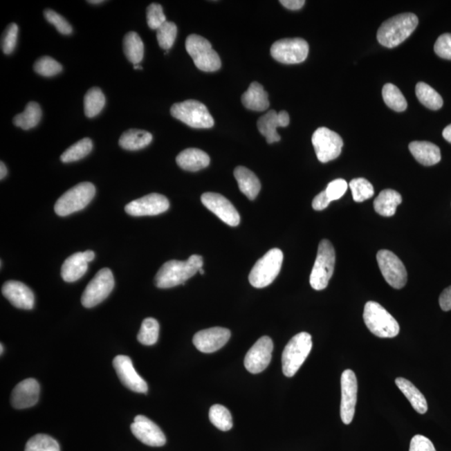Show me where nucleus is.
<instances>
[{
	"mask_svg": "<svg viewBox=\"0 0 451 451\" xmlns=\"http://www.w3.org/2000/svg\"><path fill=\"white\" fill-rule=\"evenodd\" d=\"M416 94L421 103L430 110L437 111L443 107L441 95L429 84L418 82L416 87Z\"/></svg>",
	"mask_w": 451,
	"mask_h": 451,
	"instance_id": "f704fd0d",
	"label": "nucleus"
},
{
	"mask_svg": "<svg viewBox=\"0 0 451 451\" xmlns=\"http://www.w3.org/2000/svg\"><path fill=\"white\" fill-rule=\"evenodd\" d=\"M409 451H436V450L428 438L421 434H416L410 441Z\"/></svg>",
	"mask_w": 451,
	"mask_h": 451,
	"instance_id": "8fccbe9b",
	"label": "nucleus"
},
{
	"mask_svg": "<svg viewBox=\"0 0 451 451\" xmlns=\"http://www.w3.org/2000/svg\"><path fill=\"white\" fill-rule=\"evenodd\" d=\"M3 295L15 307L30 310L34 308L35 295L25 284L18 281H8L2 287Z\"/></svg>",
	"mask_w": 451,
	"mask_h": 451,
	"instance_id": "b1692460",
	"label": "nucleus"
},
{
	"mask_svg": "<svg viewBox=\"0 0 451 451\" xmlns=\"http://www.w3.org/2000/svg\"><path fill=\"white\" fill-rule=\"evenodd\" d=\"M241 102L248 110L264 111L269 107L267 92L259 83L253 82L241 96Z\"/></svg>",
	"mask_w": 451,
	"mask_h": 451,
	"instance_id": "cd10ccee",
	"label": "nucleus"
},
{
	"mask_svg": "<svg viewBox=\"0 0 451 451\" xmlns=\"http://www.w3.org/2000/svg\"><path fill=\"white\" fill-rule=\"evenodd\" d=\"M313 347L312 337L309 333L302 332L291 338L282 356V365L285 376L293 377L299 371Z\"/></svg>",
	"mask_w": 451,
	"mask_h": 451,
	"instance_id": "20e7f679",
	"label": "nucleus"
},
{
	"mask_svg": "<svg viewBox=\"0 0 451 451\" xmlns=\"http://www.w3.org/2000/svg\"><path fill=\"white\" fill-rule=\"evenodd\" d=\"M434 52L442 59L451 60V34H444L436 40Z\"/></svg>",
	"mask_w": 451,
	"mask_h": 451,
	"instance_id": "09e8293b",
	"label": "nucleus"
},
{
	"mask_svg": "<svg viewBox=\"0 0 451 451\" xmlns=\"http://www.w3.org/2000/svg\"><path fill=\"white\" fill-rule=\"evenodd\" d=\"M409 151L418 163L434 166L441 162V149L429 142H413L409 145Z\"/></svg>",
	"mask_w": 451,
	"mask_h": 451,
	"instance_id": "a878e982",
	"label": "nucleus"
},
{
	"mask_svg": "<svg viewBox=\"0 0 451 451\" xmlns=\"http://www.w3.org/2000/svg\"><path fill=\"white\" fill-rule=\"evenodd\" d=\"M106 104V98L98 87L89 90L84 99V114L89 118L98 116Z\"/></svg>",
	"mask_w": 451,
	"mask_h": 451,
	"instance_id": "72a5a7b5",
	"label": "nucleus"
},
{
	"mask_svg": "<svg viewBox=\"0 0 451 451\" xmlns=\"http://www.w3.org/2000/svg\"><path fill=\"white\" fill-rule=\"evenodd\" d=\"M402 203V196L392 189H386L380 193L374 201V210L383 217H392L396 214V208Z\"/></svg>",
	"mask_w": 451,
	"mask_h": 451,
	"instance_id": "c85d7f7f",
	"label": "nucleus"
},
{
	"mask_svg": "<svg viewBox=\"0 0 451 451\" xmlns=\"http://www.w3.org/2000/svg\"><path fill=\"white\" fill-rule=\"evenodd\" d=\"M363 317L369 331L378 338H392L400 333L396 320L376 302L369 301L365 304Z\"/></svg>",
	"mask_w": 451,
	"mask_h": 451,
	"instance_id": "7ed1b4c3",
	"label": "nucleus"
},
{
	"mask_svg": "<svg viewBox=\"0 0 451 451\" xmlns=\"http://www.w3.org/2000/svg\"><path fill=\"white\" fill-rule=\"evenodd\" d=\"M309 50V44L304 39H284L273 44L271 55L280 63L300 64L307 59Z\"/></svg>",
	"mask_w": 451,
	"mask_h": 451,
	"instance_id": "f8f14e48",
	"label": "nucleus"
},
{
	"mask_svg": "<svg viewBox=\"0 0 451 451\" xmlns=\"http://www.w3.org/2000/svg\"><path fill=\"white\" fill-rule=\"evenodd\" d=\"M234 176L240 191L249 200H255L261 190V183L259 178L247 167H237L234 170Z\"/></svg>",
	"mask_w": 451,
	"mask_h": 451,
	"instance_id": "bb28decb",
	"label": "nucleus"
},
{
	"mask_svg": "<svg viewBox=\"0 0 451 451\" xmlns=\"http://www.w3.org/2000/svg\"><path fill=\"white\" fill-rule=\"evenodd\" d=\"M25 451H60L59 443L47 434H39L30 439Z\"/></svg>",
	"mask_w": 451,
	"mask_h": 451,
	"instance_id": "ea45409f",
	"label": "nucleus"
},
{
	"mask_svg": "<svg viewBox=\"0 0 451 451\" xmlns=\"http://www.w3.org/2000/svg\"><path fill=\"white\" fill-rule=\"evenodd\" d=\"M199 273H200L201 275H204L203 269V268L199 269Z\"/></svg>",
	"mask_w": 451,
	"mask_h": 451,
	"instance_id": "bf43d9fd",
	"label": "nucleus"
},
{
	"mask_svg": "<svg viewBox=\"0 0 451 451\" xmlns=\"http://www.w3.org/2000/svg\"><path fill=\"white\" fill-rule=\"evenodd\" d=\"M209 418L212 424L221 432H228L232 428V414L223 405H212L209 412Z\"/></svg>",
	"mask_w": 451,
	"mask_h": 451,
	"instance_id": "4c0bfd02",
	"label": "nucleus"
},
{
	"mask_svg": "<svg viewBox=\"0 0 451 451\" xmlns=\"http://www.w3.org/2000/svg\"><path fill=\"white\" fill-rule=\"evenodd\" d=\"M40 387L35 378H27L15 386L11 394V405L15 409L32 407L39 401Z\"/></svg>",
	"mask_w": 451,
	"mask_h": 451,
	"instance_id": "412c9836",
	"label": "nucleus"
},
{
	"mask_svg": "<svg viewBox=\"0 0 451 451\" xmlns=\"http://www.w3.org/2000/svg\"><path fill=\"white\" fill-rule=\"evenodd\" d=\"M186 49L190 55L195 66L200 71L214 72L221 66L219 54L212 49L208 39L200 35H189L186 40Z\"/></svg>",
	"mask_w": 451,
	"mask_h": 451,
	"instance_id": "1a4fd4ad",
	"label": "nucleus"
},
{
	"mask_svg": "<svg viewBox=\"0 0 451 451\" xmlns=\"http://www.w3.org/2000/svg\"><path fill=\"white\" fill-rule=\"evenodd\" d=\"M0 164V179L3 180L7 176L8 170L5 163L1 162Z\"/></svg>",
	"mask_w": 451,
	"mask_h": 451,
	"instance_id": "6e6d98bb",
	"label": "nucleus"
},
{
	"mask_svg": "<svg viewBox=\"0 0 451 451\" xmlns=\"http://www.w3.org/2000/svg\"><path fill=\"white\" fill-rule=\"evenodd\" d=\"M330 203H331V200L329 199L327 193L324 191L314 197L312 206L315 211H323L329 207Z\"/></svg>",
	"mask_w": 451,
	"mask_h": 451,
	"instance_id": "3c124183",
	"label": "nucleus"
},
{
	"mask_svg": "<svg viewBox=\"0 0 451 451\" xmlns=\"http://www.w3.org/2000/svg\"><path fill=\"white\" fill-rule=\"evenodd\" d=\"M124 53L133 64L142 62L144 57V44L136 32H129L123 40Z\"/></svg>",
	"mask_w": 451,
	"mask_h": 451,
	"instance_id": "2f4dec72",
	"label": "nucleus"
},
{
	"mask_svg": "<svg viewBox=\"0 0 451 451\" xmlns=\"http://www.w3.org/2000/svg\"><path fill=\"white\" fill-rule=\"evenodd\" d=\"M177 35L175 23L167 21L156 30V38L162 49L169 51L174 44Z\"/></svg>",
	"mask_w": 451,
	"mask_h": 451,
	"instance_id": "79ce46f5",
	"label": "nucleus"
},
{
	"mask_svg": "<svg viewBox=\"0 0 451 451\" xmlns=\"http://www.w3.org/2000/svg\"><path fill=\"white\" fill-rule=\"evenodd\" d=\"M95 195V187L91 183L76 185L59 197L55 205V212L59 217H66L82 210Z\"/></svg>",
	"mask_w": 451,
	"mask_h": 451,
	"instance_id": "0eeeda50",
	"label": "nucleus"
},
{
	"mask_svg": "<svg viewBox=\"0 0 451 451\" xmlns=\"http://www.w3.org/2000/svg\"><path fill=\"white\" fill-rule=\"evenodd\" d=\"M443 138H444L447 142L451 143V124L448 127H446L443 131L442 133Z\"/></svg>",
	"mask_w": 451,
	"mask_h": 451,
	"instance_id": "5fc2aeb1",
	"label": "nucleus"
},
{
	"mask_svg": "<svg viewBox=\"0 0 451 451\" xmlns=\"http://www.w3.org/2000/svg\"><path fill=\"white\" fill-rule=\"evenodd\" d=\"M348 187L349 185L345 180L336 179L328 185L325 192L331 201H336L340 199L345 194Z\"/></svg>",
	"mask_w": 451,
	"mask_h": 451,
	"instance_id": "de8ad7c7",
	"label": "nucleus"
},
{
	"mask_svg": "<svg viewBox=\"0 0 451 451\" xmlns=\"http://www.w3.org/2000/svg\"><path fill=\"white\" fill-rule=\"evenodd\" d=\"M203 259L199 255H192L187 261L171 260L159 269L155 277V284L159 288H171L184 284L199 269L203 268Z\"/></svg>",
	"mask_w": 451,
	"mask_h": 451,
	"instance_id": "f257e3e1",
	"label": "nucleus"
},
{
	"mask_svg": "<svg viewBox=\"0 0 451 451\" xmlns=\"http://www.w3.org/2000/svg\"><path fill=\"white\" fill-rule=\"evenodd\" d=\"M353 199L356 203H363L364 201L371 199L374 194L373 185L365 178H356L349 183Z\"/></svg>",
	"mask_w": 451,
	"mask_h": 451,
	"instance_id": "a19ab883",
	"label": "nucleus"
},
{
	"mask_svg": "<svg viewBox=\"0 0 451 451\" xmlns=\"http://www.w3.org/2000/svg\"><path fill=\"white\" fill-rule=\"evenodd\" d=\"M151 142L152 135L150 132L131 129L120 136L119 145L125 150L138 151L149 146Z\"/></svg>",
	"mask_w": 451,
	"mask_h": 451,
	"instance_id": "7c9ffc66",
	"label": "nucleus"
},
{
	"mask_svg": "<svg viewBox=\"0 0 451 451\" xmlns=\"http://www.w3.org/2000/svg\"><path fill=\"white\" fill-rule=\"evenodd\" d=\"M312 143L317 160L322 163H327L338 158L344 146L341 136L326 127H320L314 131Z\"/></svg>",
	"mask_w": 451,
	"mask_h": 451,
	"instance_id": "9b49d317",
	"label": "nucleus"
},
{
	"mask_svg": "<svg viewBox=\"0 0 451 451\" xmlns=\"http://www.w3.org/2000/svg\"><path fill=\"white\" fill-rule=\"evenodd\" d=\"M377 261L383 277L392 287L396 289L405 287L407 283V271L404 264L394 252L378 251Z\"/></svg>",
	"mask_w": 451,
	"mask_h": 451,
	"instance_id": "ddd939ff",
	"label": "nucleus"
},
{
	"mask_svg": "<svg viewBox=\"0 0 451 451\" xmlns=\"http://www.w3.org/2000/svg\"><path fill=\"white\" fill-rule=\"evenodd\" d=\"M396 384L401 392L405 394V396L408 398L416 412L421 414L427 412L428 404H427L426 398L412 382L404 378H397Z\"/></svg>",
	"mask_w": 451,
	"mask_h": 451,
	"instance_id": "c756f323",
	"label": "nucleus"
},
{
	"mask_svg": "<svg viewBox=\"0 0 451 451\" xmlns=\"http://www.w3.org/2000/svg\"><path fill=\"white\" fill-rule=\"evenodd\" d=\"M176 163L185 171L199 172L210 164V157L200 149L189 148L176 156Z\"/></svg>",
	"mask_w": 451,
	"mask_h": 451,
	"instance_id": "393cba45",
	"label": "nucleus"
},
{
	"mask_svg": "<svg viewBox=\"0 0 451 451\" xmlns=\"http://www.w3.org/2000/svg\"><path fill=\"white\" fill-rule=\"evenodd\" d=\"M289 122L290 118L287 111H282L277 113L275 110H272L257 120V128L261 134L265 136L267 142L272 144L281 140L279 133L277 132V128L288 127Z\"/></svg>",
	"mask_w": 451,
	"mask_h": 451,
	"instance_id": "4be33fe9",
	"label": "nucleus"
},
{
	"mask_svg": "<svg viewBox=\"0 0 451 451\" xmlns=\"http://www.w3.org/2000/svg\"><path fill=\"white\" fill-rule=\"evenodd\" d=\"M19 27L16 24L12 23L3 31L1 39V48L3 53L10 55L13 53L18 40Z\"/></svg>",
	"mask_w": 451,
	"mask_h": 451,
	"instance_id": "c03bdc74",
	"label": "nucleus"
},
{
	"mask_svg": "<svg viewBox=\"0 0 451 451\" xmlns=\"http://www.w3.org/2000/svg\"><path fill=\"white\" fill-rule=\"evenodd\" d=\"M34 69L36 73L44 76V77H51L60 73L63 67L58 62H56L50 56H43L35 63Z\"/></svg>",
	"mask_w": 451,
	"mask_h": 451,
	"instance_id": "37998d69",
	"label": "nucleus"
},
{
	"mask_svg": "<svg viewBox=\"0 0 451 451\" xmlns=\"http://www.w3.org/2000/svg\"><path fill=\"white\" fill-rule=\"evenodd\" d=\"M44 15L47 21L53 25L59 33L67 35H71L73 31L70 23L63 16L56 13L53 10L48 9L44 10Z\"/></svg>",
	"mask_w": 451,
	"mask_h": 451,
	"instance_id": "49530a36",
	"label": "nucleus"
},
{
	"mask_svg": "<svg viewBox=\"0 0 451 451\" xmlns=\"http://www.w3.org/2000/svg\"><path fill=\"white\" fill-rule=\"evenodd\" d=\"M383 99L392 110L402 112L408 107L407 100L397 86L393 84H385L382 90Z\"/></svg>",
	"mask_w": 451,
	"mask_h": 451,
	"instance_id": "c9c22d12",
	"label": "nucleus"
},
{
	"mask_svg": "<svg viewBox=\"0 0 451 451\" xmlns=\"http://www.w3.org/2000/svg\"><path fill=\"white\" fill-rule=\"evenodd\" d=\"M113 366L122 384L132 392L146 394L148 392L147 382L136 371L130 358L118 356L113 360Z\"/></svg>",
	"mask_w": 451,
	"mask_h": 451,
	"instance_id": "6ab92c4d",
	"label": "nucleus"
},
{
	"mask_svg": "<svg viewBox=\"0 0 451 451\" xmlns=\"http://www.w3.org/2000/svg\"><path fill=\"white\" fill-rule=\"evenodd\" d=\"M340 416L345 425L352 422L357 403L358 382L351 369L344 370L341 376Z\"/></svg>",
	"mask_w": 451,
	"mask_h": 451,
	"instance_id": "4468645a",
	"label": "nucleus"
},
{
	"mask_svg": "<svg viewBox=\"0 0 451 451\" xmlns=\"http://www.w3.org/2000/svg\"><path fill=\"white\" fill-rule=\"evenodd\" d=\"M92 148H93L92 140L90 138H84L68 148L60 156V160L64 163L76 162L90 154Z\"/></svg>",
	"mask_w": 451,
	"mask_h": 451,
	"instance_id": "e433bc0d",
	"label": "nucleus"
},
{
	"mask_svg": "<svg viewBox=\"0 0 451 451\" xmlns=\"http://www.w3.org/2000/svg\"><path fill=\"white\" fill-rule=\"evenodd\" d=\"M42 116V111L39 104L36 102H30L28 103L24 112L15 116L13 122L16 127L22 128L24 130H30V129L37 126Z\"/></svg>",
	"mask_w": 451,
	"mask_h": 451,
	"instance_id": "473e14b6",
	"label": "nucleus"
},
{
	"mask_svg": "<svg viewBox=\"0 0 451 451\" xmlns=\"http://www.w3.org/2000/svg\"><path fill=\"white\" fill-rule=\"evenodd\" d=\"M173 118L187 126L196 129H208L214 126V120L204 104L194 100L176 103L171 108Z\"/></svg>",
	"mask_w": 451,
	"mask_h": 451,
	"instance_id": "6e6552de",
	"label": "nucleus"
},
{
	"mask_svg": "<svg viewBox=\"0 0 451 451\" xmlns=\"http://www.w3.org/2000/svg\"><path fill=\"white\" fill-rule=\"evenodd\" d=\"M114 286V276L111 270L100 269L84 289L82 297L84 307L93 308L102 303L110 295Z\"/></svg>",
	"mask_w": 451,
	"mask_h": 451,
	"instance_id": "9d476101",
	"label": "nucleus"
},
{
	"mask_svg": "<svg viewBox=\"0 0 451 451\" xmlns=\"http://www.w3.org/2000/svg\"><path fill=\"white\" fill-rule=\"evenodd\" d=\"M416 15L405 13L394 16L382 24L378 30L377 39L383 46L394 48L405 42L412 35L418 26Z\"/></svg>",
	"mask_w": 451,
	"mask_h": 451,
	"instance_id": "f03ea898",
	"label": "nucleus"
},
{
	"mask_svg": "<svg viewBox=\"0 0 451 451\" xmlns=\"http://www.w3.org/2000/svg\"><path fill=\"white\" fill-rule=\"evenodd\" d=\"M170 208V203L166 196L151 193L132 201L125 208L127 213L133 217L156 216L167 212Z\"/></svg>",
	"mask_w": 451,
	"mask_h": 451,
	"instance_id": "f3484780",
	"label": "nucleus"
},
{
	"mask_svg": "<svg viewBox=\"0 0 451 451\" xmlns=\"http://www.w3.org/2000/svg\"><path fill=\"white\" fill-rule=\"evenodd\" d=\"M160 326L153 317H147L142 322L138 340L140 344L147 346L154 345L159 337Z\"/></svg>",
	"mask_w": 451,
	"mask_h": 451,
	"instance_id": "58836bf2",
	"label": "nucleus"
},
{
	"mask_svg": "<svg viewBox=\"0 0 451 451\" xmlns=\"http://www.w3.org/2000/svg\"><path fill=\"white\" fill-rule=\"evenodd\" d=\"M95 252L88 250L76 252L64 261L62 268V277L67 283H73L82 277L88 269V264L95 259Z\"/></svg>",
	"mask_w": 451,
	"mask_h": 451,
	"instance_id": "5701e85b",
	"label": "nucleus"
},
{
	"mask_svg": "<svg viewBox=\"0 0 451 451\" xmlns=\"http://www.w3.org/2000/svg\"><path fill=\"white\" fill-rule=\"evenodd\" d=\"M201 203L208 210L226 224L237 227L240 223V215L230 201L214 192H206L201 197Z\"/></svg>",
	"mask_w": 451,
	"mask_h": 451,
	"instance_id": "2eb2a0df",
	"label": "nucleus"
},
{
	"mask_svg": "<svg viewBox=\"0 0 451 451\" xmlns=\"http://www.w3.org/2000/svg\"><path fill=\"white\" fill-rule=\"evenodd\" d=\"M284 261V253L279 248H273L257 261L249 275V283L252 287H268L279 275Z\"/></svg>",
	"mask_w": 451,
	"mask_h": 451,
	"instance_id": "39448f33",
	"label": "nucleus"
},
{
	"mask_svg": "<svg viewBox=\"0 0 451 451\" xmlns=\"http://www.w3.org/2000/svg\"><path fill=\"white\" fill-rule=\"evenodd\" d=\"M439 303L443 311L447 312L451 310V286L442 292Z\"/></svg>",
	"mask_w": 451,
	"mask_h": 451,
	"instance_id": "603ef678",
	"label": "nucleus"
},
{
	"mask_svg": "<svg viewBox=\"0 0 451 451\" xmlns=\"http://www.w3.org/2000/svg\"><path fill=\"white\" fill-rule=\"evenodd\" d=\"M131 430L132 434L145 445L160 447L166 444L167 439L163 430L146 416H136L131 425Z\"/></svg>",
	"mask_w": 451,
	"mask_h": 451,
	"instance_id": "aec40b11",
	"label": "nucleus"
},
{
	"mask_svg": "<svg viewBox=\"0 0 451 451\" xmlns=\"http://www.w3.org/2000/svg\"><path fill=\"white\" fill-rule=\"evenodd\" d=\"M147 19L148 26L151 30H158L163 24L167 22L163 6L159 3H151V6H149L147 10Z\"/></svg>",
	"mask_w": 451,
	"mask_h": 451,
	"instance_id": "a18cd8bd",
	"label": "nucleus"
},
{
	"mask_svg": "<svg viewBox=\"0 0 451 451\" xmlns=\"http://www.w3.org/2000/svg\"><path fill=\"white\" fill-rule=\"evenodd\" d=\"M102 0H98V1H88V3H94V5H98V3H103Z\"/></svg>",
	"mask_w": 451,
	"mask_h": 451,
	"instance_id": "13d9d810",
	"label": "nucleus"
},
{
	"mask_svg": "<svg viewBox=\"0 0 451 451\" xmlns=\"http://www.w3.org/2000/svg\"><path fill=\"white\" fill-rule=\"evenodd\" d=\"M134 69L135 70H142V67L140 66V64H134Z\"/></svg>",
	"mask_w": 451,
	"mask_h": 451,
	"instance_id": "4d7b16f0",
	"label": "nucleus"
},
{
	"mask_svg": "<svg viewBox=\"0 0 451 451\" xmlns=\"http://www.w3.org/2000/svg\"><path fill=\"white\" fill-rule=\"evenodd\" d=\"M230 338V330L214 327L197 332L193 337V344L200 352L211 353L223 348Z\"/></svg>",
	"mask_w": 451,
	"mask_h": 451,
	"instance_id": "a211bd4d",
	"label": "nucleus"
},
{
	"mask_svg": "<svg viewBox=\"0 0 451 451\" xmlns=\"http://www.w3.org/2000/svg\"><path fill=\"white\" fill-rule=\"evenodd\" d=\"M3 344H1V354H3Z\"/></svg>",
	"mask_w": 451,
	"mask_h": 451,
	"instance_id": "052dcab7",
	"label": "nucleus"
},
{
	"mask_svg": "<svg viewBox=\"0 0 451 451\" xmlns=\"http://www.w3.org/2000/svg\"><path fill=\"white\" fill-rule=\"evenodd\" d=\"M273 343L271 338L264 336L246 354L245 368L252 374H259L267 369L272 360Z\"/></svg>",
	"mask_w": 451,
	"mask_h": 451,
	"instance_id": "dca6fc26",
	"label": "nucleus"
},
{
	"mask_svg": "<svg viewBox=\"0 0 451 451\" xmlns=\"http://www.w3.org/2000/svg\"><path fill=\"white\" fill-rule=\"evenodd\" d=\"M280 3L291 10H299L305 5L304 0H281Z\"/></svg>",
	"mask_w": 451,
	"mask_h": 451,
	"instance_id": "864d4df0",
	"label": "nucleus"
},
{
	"mask_svg": "<svg viewBox=\"0 0 451 451\" xmlns=\"http://www.w3.org/2000/svg\"><path fill=\"white\" fill-rule=\"evenodd\" d=\"M335 265V251L329 240H322L317 249V255L310 275V285L317 291L328 287Z\"/></svg>",
	"mask_w": 451,
	"mask_h": 451,
	"instance_id": "423d86ee",
	"label": "nucleus"
}]
</instances>
